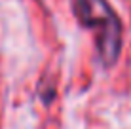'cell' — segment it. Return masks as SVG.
Returning <instances> with one entry per match:
<instances>
[{"instance_id":"1","label":"cell","mask_w":131,"mask_h":129,"mask_svg":"<svg viewBox=\"0 0 131 129\" xmlns=\"http://www.w3.org/2000/svg\"><path fill=\"white\" fill-rule=\"evenodd\" d=\"M72 13L84 29L93 32L97 57L103 66L116 65L122 51V21L108 0H72Z\"/></svg>"}]
</instances>
